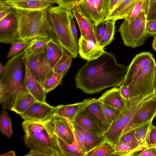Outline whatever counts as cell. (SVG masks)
<instances>
[{
  "label": "cell",
  "instance_id": "cell-42",
  "mask_svg": "<svg viewBox=\"0 0 156 156\" xmlns=\"http://www.w3.org/2000/svg\"><path fill=\"white\" fill-rule=\"evenodd\" d=\"M71 124L73 133L82 151L85 154V156H86L87 152L85 146V140L83 136L80 131L74 127Z\"/></svg>",
  "mask_w": 156,
  "mask_h": 156
},
{
  "label": "cell",
  "instance_id": "cell-20",
  "mask_svg": "<svg viewBox=\"0 0 156 156\" xmlns=\"http://www.w3.org/2000/svg\"><path fill=\"white\" fill-rule=\"evenodd\" d=\"M101 102L123 112L126 107V100L121 96L119 88L113 87L106 91L98 99Z\"/></svg>",
  "mask_w": 156,
  "mask_h": 156
},
{
  "label": "cell",
  "instance_id": "cell-10",
  "mask_svg": "<svg viewBox=\"0 0 156 156\" xmlns=\"http://www.w3.org/2000/svg\"><path fill=\"white\" fill-rule=\"evenodd\" d=\"M47 129L66 143L70 144L74 140V134L68 120L54 114L43 122Z\"/></svg>",
  "mask_w": 156,
  "mask_h": 156
},
{
  "label": "cell",
  "instance_id": "cell-41",
  "mask_svg": "<svg viewBox=\"0 0 156 156\" xmlns=\"http://www.w3.org/2000/svg\"><path fill=\"white\" fill-rule=\"evenodd\" d=\"M106 28L107 25L105 21H102L95 25L96 36L98 45L105 33Z\"/></svg>",
  "mask_w": 156,
  "mask_h": 156
},
{
  "label": "cell",
  "instance_id": "cell-45",
  "mask_svg": "<svg viewBox=\"0 0 156 156\" xmlns=\"http://www.w3.org/2000/svg\"><path fill=\"white\" fill-rule=\"evenodd\" d=\"M146 29L148 37L156 35V20H147Z\"/></svg>",
  "mask_w": 156,
  "mask_h": 156
},
{
  "label": "cell",
  "instance_id": "cell-30",
  "mask_svg": "<svg viewBox=\"0 0 156 156\" xmlns=\"http://www.w3.org/2000/svg\"><path fill=\"white\" fill-rule=\"evenodd\" d=\"M113 155L134 156L138 152L129 145L118 140L113 146Z\"/></svg>",
  "mask_w": 156,
  "mask_h": 156
},
{
  "label": "cell",
  "instance_id": "cell-12",
  "mask_svg": "<svg viewBox=\"0 0 156 156\" xmlns=\"http://www.w3.org/2000/svg\"><path fill=\"white\" fill-rule=\"evenodd\" d=\"M18 35L16 11L13 9L9 14L0 20V42L11 44L17 40Z\"/></svg>",
  "mask_w": 156,
  "mask_h": 156
},
{
  "label": "cell",
  "instance_id": "cell-39",
  "mask_svg": "<svg viewBox=\"0 0 156 156\" xmlns=\"http://www.w3.org/2000/svg\"><path fill=\"white\" fill-rule=\"evenodd\" d=\"M144 0H140L136 5L126 15L124 20L129 22L133 20L142 10Z\"/></svg>",
  "mask_w": 156,
  "mask_h": 156
},
{
  "label": "cell",
  "instance_id": "cell-25",
  "mask_svg": "<svg viewBox=\"0 0 156 156\" xmlns=\"http://www.w3.org/2000/svg\"><path fill=\"white\" fill-rule=\"evenodd\" d=\"M37 101L26 89L18 96L10 110L20 115Z\"/></svg>",
  "mask_w": 156,
  "mask_h": 156
},
{
  "label": "cell",
  "instance_id": "cell-14",
  "mask_svg": "<svg viewBox=\"0 0 156 156\" xmlns=\"http://www.w3.org/2000/svg\"><path fill=\"white\" fill-rule=\"evenodd\" d=\"M154 58L149 52H143L136 55L129 65L122 84L128 86L137 74Z\"/></svg>",
  "mask_w": 156,
  "mask_h": 156
},
{
  "label": "cell",
  "instance_id": "cell-34",
  "mask_svg": "<svg viewBox=\"0 0 156 156\" xmlns=\"http://www.w3.org/2000/svg\"><path fill=\"white\" fill-rule=\"evenodd\" d=\"M99 101L107 120L110 126L114 121L118 119L122 112L118 109L109 106L100 101Z\"/></svg>",
  "mask_w": 156,
  "mask_h": 156
},
{
  "label": "cell",
  "instance_id": "cell-47",
  "mask_svg": "<svg viewBox=\"0 0 156 156\" xmlns=\"http://www.w3.org/2000/svg\"><path fill=\"white\" fill-rule=\"evenodd\" d=\"M134 156H156L154 147L153 146H148L144 148Z\"/></svg>",
  "mask_w": 156,
  "mask_h": 156
},
{
  "label": "cell",
  "instance_id": "cell-43",
  "mask_svg": "<svg viewBox=\"0 0 156 156\" xmlns=\"http://www.w3.org/2000/svg\"><path fill=\"white\" fill-rule=\"evenodd\" d=\"M82 0H57V5L72 10L75 6L80 5Z\"/></svg>",
  "mask_w": 156,
  "mask_h": 156
},
{
  "label": "cell",
  "instance_id": "cell-61",
  "mask_svg": "<svg viewBox=\"0 0 156 156\" xmlns=\"http://www.w3.org/2000/svg\"></svg>",
  "mask_w": 156,
  "mask_h": 156
},
{
  "label": "cell",
  "instance_id": "cell-6",
  "mask_svg": "<svg viewBox=\"0 0 156 156\" xmlns=\"http://www.w3.org/2000/svg\"><path fill=\"white\" fill-rule=\"evenodd\" d=\"M147 20V16L143 9L130 22L124 20L118 31L126 46L135 48L144 44L148 37L146 29Z\"/></svg>",
  "mask_w": 156,
  "mask_h": 156
},
{
  "label": "cell",
  "instance_id": "cell-29",
  "mask_svg": "<svg viewBox=\"0 0 156 156\" xmlns=\"http://www.w3.org/2000/svg\"><path fill=\"white\" fill-rule=\"evenodd\" d=\"M151 121L141 125L135 129V135L139 143L144 148L148 147L147 138Z\"/></svg>",
  "mask_w": 156,
  "mask_h": 156
},
{
  "label": "cell",
  "instance_id": "cell-7",
  "mask_svg": "<svg viewBox=\"0 0 156 156\" xmlns=\"http://www.w3.org/2000/svg\"><path fill=\"white\" fill-rule=\"evenodd\" d=\"M156 74V63L154 58L143 68L128 86L130 98L142 95L148 97L155 94L154 82Z\"/></svg>",
  "mask_w": 156,
  "mask_h": 156
},
{
  "label": "cell",
  "instance_id": "cell-16",
  "mask_svg": "<svg viewBox=\"0 0 156 156\" xmlns=\"http://www.w3.org/2000/svg\"><path fill=\"white\" fill-rule=\"evenodd\" d=\"M15 10H47L57 4V0H0Z\"/></svg>",
  "mask_w": 156,
  "mask_h": 156
},
{
  "label": "cell",
  "instance_id": "cell-38",
  "mask_svg": "<svg viewBox=\"0 0 156 156\" xmlns=\"http://www.w3.org/2000/svg\"><path fill=\"white\" fill-rule=\"evenodd\" d=\"M32 43V41L23 42L16 41L11 44V48L6 56L7 58H11L20 52L24 51Z\"/></svg>",
  "mask_w": 156,
  "mask_h": 156
},
{
  "label": "cell",
  "instance_id": "cell-22",
  "mask_svg": "<svg viewBox=\"0 0 156 156\" xmlns=\"http://www.w3.org/2000/svg\"><path fill=\"white\" fill-rule=\"evenodd\" d=\"M140 0H122L111 12L108 13L104 21H116L124 19L127 13Z\"/></svg>",
  "mask_w": 156,
  "mask_h": 156
},
{
  "label": "cell",
  "instance_id": "cell-32",
  "mask_svg": "<svg viewBox=\"0 0 156 156\" xmlns=\"http://www.w3.org/2000/svg\"><path fill=\"white\" fill-rule=\"evenodd\" d=\"M107 28L105 33L99 44V45L103 48L109 45L114 39L115 32V21H105Z\"/></svg>",
  "mask_w": 156,
  "mask_h": 156
},
{
  "label": "cell",
  "instance_id": "cell-31",
  "mask_svg": "<svg viewBox=\"0 0 156 156\" xmlns=\"http://www.w3.org/2000/svg\"><path fill=\"white\" fill-rule=\"evenodd\" d=\"M118 140L129 145L138 152L144 149L140 145L136 137L135 129L122 134Z\"/></svg>",
  "mask_w": 156,
  "mask_h": 156
},
{
  "label": "cell",
  "instance_id": "cell-1",
  "mask_svg": "<svg viewBox=\"0 0 156 156\" xmlns=\"http://www.w3.org/2000/svg\"><path fill=\"white\" fill-rule=\"evenodd\" d=\"M128 68L118 63L115 55L105 51L98 58L87 61L75 77L76 87L93 94L123 83Z\"/></svg>",
  "mask_w": 156,
  "mask_h": 156
},
{
  "label": "cell",
  "instance_id": "cell-5",
  "mask_svg": "<svg viewBox=\"0 0 156 156\" xmlns=\"http://www.w3.org/2000/svg\"><path fill=\"white\" fill-rule=\"evenodd\" d=\"M24 143L30 150L43 152L49 156H62L43 122L24 120Z\"/></svg>",
  "mask_w": 156,
  "mask_h": 156
},
{
  "label": "cell",
  "instance_id": "cell-26",
  "mask_svg": "<svg viewBox=\"0 0 156 156\" xmlns=\"http://www.w3.org/2000/svg\"><path fill=\"white\" fill-rule=\"evenodd\" d=\"M80 5L86 17L95 25L104 21L97 10L94 0H82Z\"/></svg>",
  "mask_w": 156,
  "mask_h": 156
},
{
  "label": "cell",
  "instance_id": "cell-19",
  "mask_svg": "<svg viewBox=\"0 0 156 156\" xmlns=\"http://www.w3.org/2000/svg\"><path fill=\"white\" fill-rule=\"evenodd\" d=\"M48 130L62 156H86L80 147L74 133L73 142L69 144L65 142L51 131Z\"/></svg>",
  "mask_w": 156,
  "mask_h": 156
},
{
  "label": "cell",
  "instance_id": "cell-44",
  "mask_svg": "<svg viewBox=\"0 0 156 156\" xmlns=\"http://www.w3.org/2000/svg\"><path fill=\"white\" fill-rule=\"evenodd\" d=\"M147 144L148 147L156 146V126L152 124L150 126L148 134Z\"/></svg>",
  "mask_w": 156,
  "mask_h": 156
},
{
  "label": "cell",
  "instance_id": "cell-37",
  "mask_svg": "<svg viewBox=\"0 0 156 156\" xmlns=\"http://www.w3.org/2000/svg\"><path fill=\"white\" fill-rule=\"evenodd\" d=\"M113 147L105 142L88 153L86 156L113 155Z\"/></svg>",
  "mask_w": 156,
  "mask_h": 156
},
{
  "label": "cell",
  "instance_id": "cell-48",
  "mask_svg": "<svg viewBox=\"0 0 156 156\" xmlns=\"http://www.w3.org/2000/svg\"><path fill=\"white\" fill-rule=\"evenodd\" d=\"M156 19V0L150 7L147 14V20Z\"/></svg>",
  "mask_w": 156,
  "mask_h": 156
},
{
  "label": "cell",
  "instance_id": "cell-3",
  "mask_svg": "<svg viewBox=\"0 0 156 156\" xmlns=\"http://www.w3.org/2000/svg\"><path fill=\"white\" fill-rule=\"evenodd\" d=\"M18 24L17 41L23 42L36 38L51 39L47 10H16Z\"/></svg>",
  "mask_w": 156,
  "mask_h": 156
},
{
  "label": "cell",
  "instance_id": "cell-57",
  "mask_svg": "<svg viewBox=\"0 0 156 156\" xmlns=\"http://www.w3.org/2000/svg\"><path fill=\"white\" fill-rule=\"evenodd\" d=\"M154 88L155 94H156V74L155 75L154 79Z\"/></svg>",
  "mask_w": 156,
  "mask_h": 156
},
{
  "label": "cell",
  "instance_id": "cell-24",
  "mask_svg": "<svg viewBox=\"0 0 156 156\" xmlns=\"http://www.w3.org/2000/svg\"><path fill=\"white\" fill-rule=\"evenodd\" d=\"M71 124L83 134L87 154L105 142L103 135L93 133L85 130L75 123Z\"/></svg>",
  "mask_w": 156,
  "mask_h": 156
},
{
  "label": "cell",
  "instance_id": "cell-11",
  "mask_svg": "<svg viewBox=\"0 0 156 156\" xmlns=\"http://www.w3.org/2000/svg\"><path fill=\"white\" fill-rule=\"evenodd\" d=\"M56 107L37 101L19 115L25 120L43 122L54 114Z\"/></svg>",
  "mask_w": 156,
  "mask_h": 156
},
{
  "label": "cell",
  "instance_id": "cell-53",
  "mask_svg": "<svg viewBox=\"0 0 156 156\" xmlns=\"http://www.w3.org/2000/svg\"><path fill=\"white\" fill-rule=\"evenodd\" d=\"M120 0H110L108 7V13H109L115 7Z\"/></svg>",
  "mask_w": 156,
  "mask_h": 156
},
{
  "label": "cell",
  "instance_id": "cell-46",
  "mask_svg": "<svg viewBox=\"0 0 156 156\" xmlns=\"http://www.w3.org/2000/svg\"><path fill=\"white\" fill-rule=\"evenodd\" d=\"M12 9L9 5L0 1V20L6 16Z\"/></svg>",
  "mask_w": 156,
  "mask_h": 156
},
{
  "label": "cell",
  "instance_id": "cell-56",
  "mask_svg": "<svg viewBox=\"0 0 156 156\" xmlns=\"http://www.w3.org/2000/svg\"><path fill=\"white\" fill-rule=\"evenodd\" d=\"M5 66H3L1 62L0 63V75H1L4 72L5 69Z\"/></svg>",
  "mask_w": 156,
  "mask_h": 156
},
{
  "label": "cell",
  "instance_id": "cell-8",
  "mask_svg": "<svg viewBox=\"0 0 156 156\" xmlns=\"http://www.w3.org/2000/svg\"><path fill=\"white\" fill-rule=\"evenodd\" d=\"M46 49L32 53L26 52L23 57V64L42 86L53 71L48 59Z\"/></svg>",
  "mask_w": 156,
  "mask_h": 156
},
{
  "label": "cell",
  "instance_id": "cell-51",
  "mask_svg": "<svg viewBox=\"0 0 156 156\" xmlns=\"http://www.w3.org/2000/svg\"><path fill=\"white\" fill-rule=\"evenodd\" d=\"M25 156H49L46 153L41 151L31 150L30 152Z\"/></svg>",
  "mask_w": 156,
  "mask_h": 156
},
{
  "label": "cell",
  "instance_id": "cell-17",
  "mask_svg": "<svg viewBox=\"0 0 156 156\" xmlns=\"http://www.w3.org/2000/svg\"><path fill=\"white\" fill-rule=\"evenodd\" d=\"M78 47L80 56L87 61L98 58L105 51L104 48L86 39L81 35L78 40Z\"/></svg>",
  "mask_w": 156,
  "mask_h": 156
},
{
  "label": "cell",
  "instance_id": "cell-28",
  "mask_svg": "<svg viewBox=\"0 0 156 156\" xmlns=\"http://www.w3.org/2000/svg\"><path fill=\"white\" fill-rule=\"evenodd\" d=\"M65 75L63 74L52 71L47 77L42 85L45 92L47 94L61 84Z\"/></svg>",
  "mask_w": 156,
  "mask_h": 156
},
{
  "label": "cell",
  "instance_id": "cell-59",
  "mask_svg": "<svg viewBox=\"0 0 156 156\" xmlns=\"http://www.w3.org/2000/svg\"><path fill=\"white\" fill-rule=\"evenodd\" d=\"M122 0H119V3H118V4L117 5H118V4H119V3H120V2L122 1ZM117 5H116V6H117ZM116 6H115V7H116Z\"/></svg>",
  "mask_w": 156,
  "mask_h": 156
},
{
  "label": "cell",
  "instance_id": "cell-40",
  "mask_svg": "<svg viewBox=\"0 0 156 156\" xmlns=\"http://www.w3.org/2000/svg\"><path fill=\"white\" fill-rule=\"evenodd\" d=\"M109 0H94L98 13L104 20L108 13Z\"/></svg>",
  "mask_w": 156,
  "mask_h": 156
},
{
  "label": "cell",
  "instance_id": "cell-9",
  "mask_svg": "<svg viewBox=\"0 0 156 156\" xmlns=\"http://www.w3.org/2000/svg\"><path fill=\"white\" fill-rule=\"evenodd\" d=\"M156 116V94H155L144 101L140 108L124 129L122 135L141 125L152 121Z\"/></svg>",
  "mask_w": 156,
  "mask_h": 156
},
{
  "label": "cell",
  "instance_id": "cell-21",
  "mask_svg": "<svg viewBox=\"0 0 156 156\" xmlns=\"http://www.w3.org/2000/svg\"><path fill=\"white\" fill-rule=\"evenodd\" d=\"M84 112L94 122L104 133L108 129L110 125L107 120L98 99L96 101L88 105Z\"/></svg>",
  "mask_w": 156,
  "mask_h": 156
},
{
  "label": "cell",
  "instance_id": "cell-33",
  "mask_svg": "<svg viewBox=\"0 0 156 156\" xmlns=\"http://www.w3.org/2000/svg\"><path fill=\"white\" fill-rule=\"evenodd\" d=\"M0 125L2 133L7 137H11L12 134L11 121L5 109H3L1 114Z\"/></svg>",
  "mask_w": 156,
  "mask_h": 156
},
{
  "label": "cell",
  "instance_id": "cell-15",
  "mask_svg": "<svg viewBox=\"0 0 156 156\" xmlns=\"http://www.w3.org/2000/svg\"><path fill=\"white\" fill-rule=\"evenodd\" d=\"M72 11L78 24L81 35L86 39L92 41L99 45L96 36L94 23L86 17L80 5L74 6Z\"/></svg>",
  "mask_w": 156,
  "mask_h": 156
},
{
  "label": "cell",
  "instance_id": "cell-58",
  "mask_svg": "<svg viewBox=\"0 0 156 156\" xmlns=\"http://www.w3.org/2000/svg\"><path fill=\"white\" fill-rule=\"evenodd\" d=\"M154 151L155 154L156 155V146L154 147Z\"/></svg>",
  "mask_w": 156,
  "mask_h": 156
},
{
  "label": "cell",
  "instance_id": "cell-18",
  "mask_svg": "<svg viewBox=\"0 0 156 156\" xmlns=\"http://www.w3.org/2000/svg\"><path fill=\"white\" fill-rule=\"evenodd\" d=\"M25 66V75L23 81L27 90L38 101L46 102L47 93L42 85L30 72L28 67Z\"/></svg>",
  "mask_w": 156,
  "mask_h": 156
},
{
  "label": "cell",
  "instance_id": "cell-27",
  "mask_svg": "<svg viewBox=\"0 0 156 156\" xmlns=\"http://www.w3.org/2000/svg\"><path fill=\"white\" fill-rule=\"evenodd\" d=\"M73 123L90 133L100 135H103L104 133L101 129L84 112L76 118Z\"/></svg>",
  "mask_w": 156,
  "mask_h": 156
},
{
  "label": "cell",
  "instance_id": "cell-2",
  "mask_svg": "<svg viewBox=\"0 0 156 156\" xmlns=\"http://www.w3.org/2000/svg\"><path fill=\"white\" fill-rule=\"evenodd\" d=\"M52 39L60 44L73 58L78 54V44L73 34L70 24L71 10L59 5L52 6L47 9Z\"/></svg>",
  "mask_w": 156,
  "mask_h": 156
},
{
  "label": "cell",
  "instance_id": "cell-60",
  "mask_svg": "<svg viewBox=\"0 0 156 156\" xmlns=\"http://www.w3.org/2000/svg\"></svg>",
  "mask_w": 156,
  "mask_h": 156
},
{
  "label": "cell",
  "instance_id": "cell-54",
  "mask_svg": "<svg viewBox=\"0 0 156 156\" xmlns=\"http://www.w3.org/2000/svg\"><path fill=\"white\" fill-rule=\"evenodd\" d=\"M15 152L13 151H9L7 153L1 154L0 156H16Z\"/></svg>",
  "mask_w": 156,
  "mask_h": 156
},
{
  "label": "cell",
  "instance_id": "cell-13",
  "mask_svg": "<svg viewBox=\"0 0 156 156\" xmlns=\"http://www.w3.org/2000/svg\"><path fill=\"white\" fill-rule=\"evenodd\" d=\"M97 100L96 98L85 99L82 101L75 104L58 105L54 114L67 119L73 124L88 105Z\"/></svg>",
  "mask_w": 156,
  "mask_h": 156
},
{
  "label": "cell",
  "instance_id": "cell-49",
  "mask_svg": "<svg viewBox=\"0 0 156 156\" xmlns=\"http://www.w3.org/2000/svg\"><path fill=\"white\" fill-rule=\"evenodd\" d=\"M120 93L122 97L126 100L130 98L129 92L127 86L122 84L119 87Z\"/></svg>",
  "mask_w": 156,
  "mask_h": 156
},
{
  "label": "cell",
  "instance_id": "cell-35",
  "mask_svg": "<svg viewBox=\"0 0 156 156\" xmlns=\"http://www.w3.org/2000/svg\"><path fill=\"white\" fill-rule=\"evenodd\" d=\"M72 58L70 54H66L53 68L52 71L65 75L71 65Z\"/></svg>",
  "mask_w": 156,
  "mask_h": 156
},
{
  "label": "cell",
  "instance_id": "cell-23",
  "mask_svg": "<svg viewBox=\"0 0 156 156\" xmlns=\"http://www.w3.org/2000/svg\"><path fill=\"white\" fill-rule=\"evenodd\" d=\"M46 52L48 62L52 69L64 55L69 53L60 44L52 39L49 40L48 42Z\"/></svg>",
  "mask_w": 156,
  "mask_h": 156
},
{
  "label": "cell",
  "instance_id": "cell-4",
  "mask_svg": "<svg viewBox=\"0 0 156 156\" xmlns=\"http://www.w3.org/2000/svg\"><path fill=\"white\" fill-rule=\"evenodd\" d=\"M25 53L24 50L11 58L0 75V81L6 85L7 90L5 98L0 103L3 109L10 110L18 96L26 90L23 80V57Z\"/></svg>",
  "mask_w": 156,
  "mask_h": 156
},
{
  "label": "cell",
  "instance_id": "cell-50",
  "mask_svg": "<svg viewBox=\"0 0 156 156\" xmlns=\"http://www.w3.org/2000/svg\"><path fill=\"white\" fill-rule=\"evenodd\" d=\"M74 16H73L70 20V24L74 38V39L78 44V34L76 26L75 21L74 18Z\"/></svg>",
  "mask_w": 156,
  "mask_h": 156
},
{
  "label": "cell",
  "instance_id": "cell-52",
  "mask_svg": "<svg viewBox=\"0 0 156 156\" xmlns=\"http://www.w3.org/2000/svg\"><path fill=\"white\" fill-rule=\"evenodd\" d=\"M155 0H144L143 9L147 16L148 10Z\"/></svg>",
  "mask_w": 156,
  "mask_h": 156
},
{
  "label": "cell",
  "instance_id": "cell-36",
  "mask_svg": "<svg viewBox=\"0 0 156 156\" xmlns=\"http://www.w3.org/2000/svg\"><path fill=\"white\" fill-rule=\"evenodd\" d=\"M49 40L44 38H36L32 40L31 44L24 50L26 53H32L47 49Z\"/></svg>",
  "mask_w": 156,
  "mask_h": 156
},
{
  "label": "cell",
  "instance_id": "cell-55",
  "mask_svg": "<svg viewBox=\"0 0 156 156\" xmlns=\"http://www.w3.org/2000/svg\"><path fill=\"white\" fill-rule=\"evenodd\" d=\"M152 48L154 51H156V35H155L153 41Z\"/></svg>",
  "mask_w": 156,
  "mask_h": 156
}]
</instances>
